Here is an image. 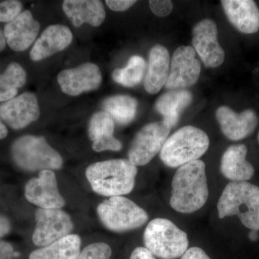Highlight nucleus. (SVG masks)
<instances>
[{"instance_id":"nucleus-21","label":"nucleus","mask_w":259,"mask_h":259,"mask_svg":"<svg viewBox=\"0 0 259 259\" xmlns=\"http://www.w3.org/2000/svg\"><path fill=\"white\" fill-rule=\"evenodd\" d=\"M62 8L65 14L76 27L83 23L98 27L106 17L103 4L98 0H66Z\"/></svg>"},{"instance_id":"nucleus-24","label":"nucleus","mask_w":259,"mask_h":259,"mask_svg":"<svg viewBox=\"0 0 259 259\" xmlns=\"http://www.w3.org/2000/svg\"><path fill=\"white\" fill-rule=\"evenodd\" d=\"M102 105L105 112L119 125H127L132 122L137 112V100L128 95L108 97Z\"/></svg>"},{"instance_id":"nucleus-34","label":"nucleus","mask_w":259,"mask_h":259,"mask_svg":"<svg viewBox=\"0 0 259 259\" xmlns=\"http://www.w3.org/2000/svg\"><path fill=\"white\" fill-rule=\"evenodd\" d=\"M15 250L9 242L0 241V259H13Z\"/></svg>"},{"instance_id":"nucleus-17","label":"nucleus","mask_w":259,"mask_h":259,"mask_svg":"<svg viewBox=\"0 0 259 259\" xmlns=\"http://www.w3.org/2000/svg\"><path fill=\"white\" fill-rule=\"evenodd\" d=\"M73 40L72 32L66 25H52L48 27L37 39L30 51L31 60L47 59L66 49Z\"/></svg>"},{"instance_id":"nucleus-25","label":"nucleus","mask_w":259,"mask_h":259,"mask_svg":"<svg viewBox=\"0 0 259 259\" xmlns=\"http://www.w3.org/2000/svg\"><path fill=\"white\" fill-rule=\"evenodd\" d=\"M27 74L21 65L16 62L9 64L3 74H0V102L13 100L18 89L26 83Z\"/></svg>"},{"instance_id":"nucleus-23","label":"nucleus","mask_w":259,"mask_h":259,"mask_svg":"<svg viewBox=\"0 0 259 259\" xmlns=\"http://www.w3.org/2000/svg\"><path fill=\"white\" fill-rule=\"evenodd\" d=\"M81 240L78 235L70 234L59 241L33 250L29 259H78Z\"/></svg>"},{"instance_id":"nucleus-5","label":"nucleus","mask_w":259,"mask_h":259,"mask_svg":"<svg viewBox=\"0 0 259 259\" xmlns=\"http://www.w3.org/2000/svg\"><path fill=\"white\" fill-rule=\"evenodd\" d=\"M11 156L15 164L26 171L60 169L63 159L41 136H21L12 145Z\"/></svg>"},{"instance_id":"nucleus-28","label":"nucleus","mask_w":259,"mask_h":259,"mask_svg":"<svg viewBox=\"0 0 259 259\" xmlns=\"http://www.w3.org/2000/svg\"><path fill=\"white\" fill-rule=\"evenodd\" d=\"M111 255L112 249L110 245L100 242L85 247L78 259H110Z\"/></svg>"},{"instance_id":"nucleus-18","label":"nucleus","mask_w":259,"mask_h":259,"mask_svg":"<svg viewBox=\"0 0 259 259\" xmlns=\"http://www.w3.org/2000/svg\"><path fill=\"white\" fill-rule=\"evenodd\" d=\"M223 10L230 23L244 34L259 30V8L252 0H223Z\"/></svg>"},{"instance_id":"nucleus-27","label":"nucleus","mask_w":259,"mask_h":259,"mask_svg":"<svg viewBox=\"0 0 259 259\" xmlns=\"http://www.w3.org/2000/svg\"><path fill=\"white\" fill-rule=\"evenodd\" d=\"M114 129L115 122L108 113L105 111L96 112L89 123V137L93 142L112 137Z\"/></svg>"},{"instance_id":"nucleus-1","label":"nucleus","mask_w":259,"mask_h":259,"mask_svg":"<svg viewBox=\"0 0 259 259\" xmlns=\"http://www.w3.org/2000/svg\"><path fill=\"white\" fill-rule=\"evenodd\" d=\"M208 197L205 163L197 160L179 167L171 182L172 208L183 214H191L202 208Z\"/></svg>"},{"instance_id":"nucleus-16","label":"nucleus","mask_w":259,"mask_h":259,"mask_svg":"<svg viewBox=\"0 0 259 259\" xmlns=\"http://www.w3.org/2000/svg\"><path fill=\"white\" fill-rule=\"evenodd\" d=\"M40 28V24L34 19L31 12L24 10L5 25L4 35L7 44L12 50L18 52L27 50L36 38Z\"/></svg>"},{"instance_id":"nucleus-22","label":"nucleus","mask_w":259,"mask_h":259,"mask_svg":"<svg viewBox=\"0 0 259 259\" xmlns=\"http://www.w3.org/2000/svg\"><path fill=\"white\" fill-rule=\"evenodd\" d=\"M192 93L188 90H171L163 94L156 101L155 109L163 116V121L170 127H175L181 114L192 103Z\"/></svg>"},{"instance_id":"nucleus-13","label":"nucleus","mask_w":259,"mask_h":259,"mask_svg":"<svg viewBox=\"0 0 259 259\" xmlns=\"http://www.w3.org/2000/svg\"><path fill=\"white\" fill-rule=\"evenodd\" d=\"M36 95L25 93L0 105V118L14 130L25 128L40 117Z\"/></svg>"},{"instance_id":"nucleus-36","label":"nucleus","mask_w":259,"mask_h":259,"mask_svg":"<svg viewBox=\"0 0 259 259\" xmlns=\"http://www.w3.org/2000/svg\"><path fill=\"white\" fill-rule=\"evenodd\" d=\"M11 229L12 225L10 220L6 216L0 214V238L9 234Z\"/></svg>"},{"instance_id":"nucleus-7","label":"nucleus","mask_w":259,"mask_h":259,"mask_svg":"<svg viewBox=\"0 0 259 259\" xmlns=\"http://www.w3.org/2000/svg\"><path fill=\"white\" fill-rule=\"evenodd\" d=\"M97 212L102 225L109 231L115 233L138 229L148 220L146 210L122 196L105 199L99 204Z\"/></svg>"},{"instance_id":"nucleus-30","label":"nucleus","mask_w":259,"mask_h":259,"mask_svg":"<svg viewBox=\"0 0 259 259\" xmlns=\"http://www.w3.org/2000/svg\"><path fill=\"white\" fill-rule=\"evenodd\" d=\"M122 145L118 140L114 136L107 139L98 140L95 141L93 144V149L96 152H101L104 151H119L122 149Z\"/></svg>"},{"instance_id":"nucleus-15","label":"nucleus","mask_w":259,"mask_h":259,"mask_svg":"<svg viewBox=\"0 0 259 259\" xmlns=\"http://www.w3.org/2000/svg\"><path fill=\"white\" fill-rule=\"evenodd\" d=\"M216 118L223 135L233 141L249 137L258 123V116L251 109L238 113L231 107L221 106L216 111Z\"/></svg>"},{"instance_id":"nucleus-35","label":"nucleus","mask_w":259,"mask_h":259,"mask_svg":"<svg viewBox=\"0 0 259 259\" xmlns=\"http://www.w3.org/2000/svg\"><path fill=\"white\" fill-rule=\"evenodd\" d=\"M130 259H156L154 255L144 247H138L131 253Z\"/></svg>"},{"instance_id":"nucleus-38","label":"nucleus","mask_w":259,"mask_h":259,"mask_svg":"<svg viewBox=\"0 0 259 259\" xmlns=\"http://www.w3.org/2000/svg\"><path fill=\"white\" fill-rule=\"evenodd\" d=\"M6 38H5L4 32L0 30V52L4 50L5 47H6Z\"/></svg>"},{"instance_id":"nucleus-20","label":"nucleus","mask_w":259,"mask_h":259,"mask_svg":"<svg viewBox=\"0 0 259 259\" xmlns=\"http://www.w3.org/2000/svg\"><path fill=\"white\" fill-rule=\"evenodd\" d=\"M170 60L166 48L156 44L151 49L144 80L145 89L148 93L156 95L166 84L169 74Z\"/></svg>"},{"instance_id":"nucleus-6","label":"nucleus","mask_w":259,"mask_h":259,"mask_svg":"<svg viewBox=\"0 0 259 259\" xmlns=\"http://www.w3.org/2000/svg\"><path fill=\"white\" fill-rule=\"evenodd\" d=\"M145 248L161 259H176L188 249V236L166 218H158L148 223L144 233Z\"/></svg>"},{"instance_id":"nucleus-19","label":"nucleus","mask_w":259,"mask_h":259,"mask_svg":"<svg viewBox=\"0 0 259 259\" xmlns=\"http://www.w3.org/2000/svg\"><path fill=\"white\" fill-rule=\"evenodd\" d=\"M248 149L244 144L232 145L223 153L221 171L231 182H248L255 173L254 167L246 160Z\"/></svg>"},{"instance_id":"nucleus-26","label":"nucleus","mask_w":259,"mask_h":259,"mask_svg":"<svg viewBox=\"0 0 259 259\" xmlns=\"http://www.w3.org/2000/svg\"><path fill=\"white\" fill-rule=\"evenodd\" d=\"M146 70V63L144 58L134 56L129 59L125 67L118 68L113 71L112 79L122 86L134 88L142 81Z\"/></svg>"},{"instance_id":"nucleus-2","label":"nucleus","mask_w":259,"mask_h":259,"mask_svg":"<svg viewBox=\"0 0 259 259\" xmlns=\"http://www.w3.org/2000/svg\"><path fill=\"white\" fill-rule=\"evenodd\" d=\"M137 174V166L127 159L97 162L86 169L87 179L94 192L110 197L131 193Z\"/></svg>"},{"instance_id":"nucleus-12","label":"nucleus","mask_w":259,"mask_h":259,"mask_svg":"<svg viewBox=\"0 0 259 259\" xmlns=\"http://www.w3.org/2000/svg\"><path fill=\"white\" fill-rule=\"evenodd\" d=\"M192 45L207 67H218L224 62L225 51L218 41L217 25L212 20L204 19L194 27Z\"/></svg>"},{"instance_id":"nucleus-10","label":"nucleus","mask_w":259,"mask_h":259,"mask_svg":"<svg viewBox=\"0 0 259 259\" xmlns=\"http://www.w3.org/2000/svg\"><path fill=\"white\" fill-rule=\"evenodd\" d=\"M201 64L196 58L193 47L182 46L174 53L170 60L169 74L165 88L168 90H185L198 81Z\"/></svg>"},{"instance_id":"nucleus-37","label":"nucleus","mask_w":259,"mask_h":259,"mask_svg":"<svg viewBox=\"0 0 259 259\" xmlns=\"http://www.w3.org/2000/svg\"><path fill=\"white\" fill-rule=\"evenodd\" d=\"M8 130L3 121L0 118V140L5 139L8 136Z\"/></svg>"},{"instance_id":"nucleus-3","label":"nucleus","mask_w":259,"mask_h":259,"mask_svg":"<svg viewBox=\"0 0 259 259\" xmlns=\"http://www.w3.org/2000/svg\"><path fill=\"white\" fill-rule=\"evenodd\" d=\"M220 219L238 216L250 231H259V187L248 182H231L218 199Z\"/></svg>"},{"instance_id":"nucleus-40","label":"nucleus","mask_w":259,"mask_h":259,"mask_svg":"<svg viewBox=\"0 0 259 259\" xmlns=\"http://www.w3.org/2000/svg\"><path fill=\"white\" fill-rule=\"evenodd\" d=\"M258 141H259V134H258Z\"/></svg>"},{"instance_id":"nucleus-14","label":"nucleus","mask_w":259,"mask_h":259,"mask_svg":"<svg viewBox=\"0 0 259 259\" xmlns=\"http://www.w3.org/2000/svg\"><path fill=\"white\" fill-rule=\"evenodd\" d=\"M57 80L63 93L70 96H78L98 88L102 76L97 65L88 62L74 69L61 71Z\"/></svg>"},{"instance_id":"nucleus-33","label":"nucleus","mask_w":259,"mask_h":259,"mask_svg":"<svg viewBox=\"0 0 259 259\" xmlns=\"http://www.w3.org/2000/svg\"><path fill=\"white\" fill-rule=\"evenodd\" d=\"M181 259H211L204 250L199 247L189 248Z\"/></svg>"},{"instance_id":"nucleus-4","label":"nucleus","mask_w":259,"mask_h":259,"mask_svg":"<svg viewBox=\"0 0 259 259\" xmlns=\"http://www.w3.org/2000/svg\"><path fill=\"white\" fill-rule=\"evenodd\" d=\"M207 134L198 127H181L167 139L160 151V158L166 166L179 167L197 161L208 150Z\"/></svg>"},{"instance_id":"nucleus-9","label":"nucleus","mask_w":259,"mask_h":259,"mask_svg":"<svg viewBox=\"0 0 259 259\" xmlns=\"http://www.w3.org/2000/svg\"><path fill=\"white\" fill-rule=\"evenodd\" d=\"M35 231L32 241L37 246L44 247L69 236L74 223L68 213L61 209H37Z\"/></svg>"},{"instance_id":"nucleus-31","label":"nucleus","mask_w":259,"mask_h":259,"mask_svg":"<svg viewBox=\"0 0 259 259\" xmlns=\"http://www.w3.org/2000/svg\"><path fill=\"white\" fill-rule=\"evenodd\" d=\"M149 6L153 14L161 18L168 16L173 10V3L170 0H152L149 2Z\"/></svg>"},{"instance_id":"nucleus-11","label":"nucleus","mask_w":259,"mask_h":259,"mask_svg":"<svg viewBox=\"0 0 259 259\" xmlns=\"http://www.w3.org/2000/svg\"><path fill=\"white\" fill-rule=\"evenodd\" d=\"M25 197L42 209H61L66 204L52 170H42L37 177L29 180L25 186Z\"/></svg>"},{"instance_id":"nucleus-29","label":"nucleus","mask_w":259,"mask_h":259,"mask_svg":"<svg viewBox=\"0 0 259 259\" xmlns=\"http://www.w3.org/2000/svg\"><path fill=\"white\" fill-rule=\"evenodd\" d=\"M23 5L20 1L8 0L0 3V23H10L22 13Z\"/></svg>"},{"instance_id":"nucleus-8","label":"nucleus","mask_w":259,"mask_h":259,"mask_svg":"<svg viewBox=\"0 0 259 259\" xmlns=\"http://www.w3.org/2000/svg\"><path fill=\"white\" fill-rule=\"evenodd\" d=\"M171 129L163 120L144 126L130 146L129 161L136 166L148 164L161 151Z\"/></svg>"},{"instance_id":"nucleus-39","label":"nucleus","mask_w":259,"mask_h":259,"mask_svg":"<svg viewBox=\"0 0 259 259\" xmlns=\"http://www.w3.org/2000/svg\"><path fill=\"white\" fill-rule=\"evenodd\" d=\"M249 238L252 241H255L258 240L259 235L258 233V231H251L249 233Z\"/></svg>"},{"instance_id":"nucleus-32","label":"nucleus","mask_w":259,"mask_h":259,"mask_svg":"<svg viewBox=\"0 0 259 259\" xmlns=\"http://www.w3.org/2000/svg\"><path fill=\"white\" fill-rule=\"evenodd\" d=\"M106 4L110 9L115 12H124L129 9L137 2L132 0H107Z\"/></svg>"}]
</instances>
